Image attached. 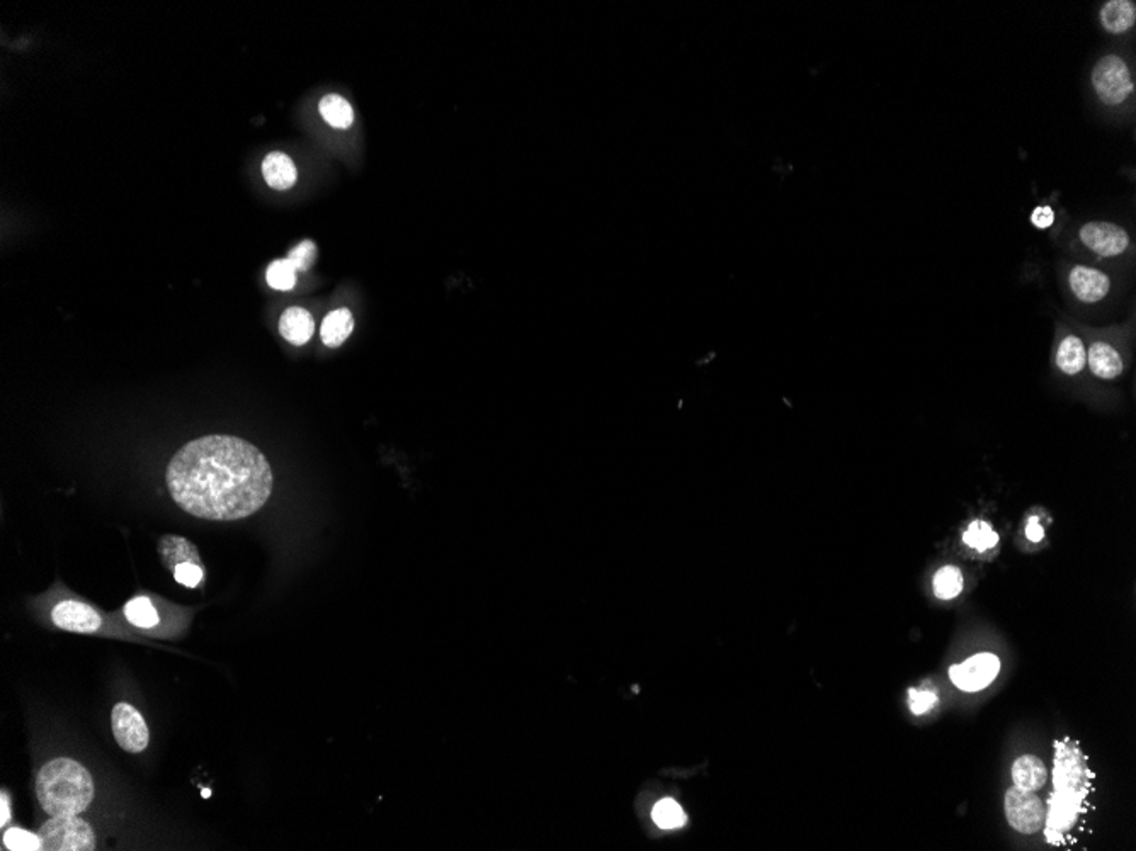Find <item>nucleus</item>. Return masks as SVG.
<instances>
[{
    "label": "nucleus",
    "mask_w": 1136,
    "mask_h": 851,
    "mask_svg": "<svg viewBox=\"0 0 1136 851\" xmlns=\"http://www.w3.org/2000/svg\"><path fill=\"white\" fill-rule=\"evenodd\" d=\"M4 846L7 850L13 851L43 850L39 835H33V833L25 831V829H19V827H11V829H7L4 833Z\"/></svg>",
    "instance_id": "bb28decb"
},
{
    "label": "nucleus",
    "mask_w": 1136,
    "mask_h": 851,
    "mask_svg": "<svg viewBox=\"0 0 1136 851\" xmlns=\"http://www.w3.org/2000/svg\"><path fill=\"white\" fill-rule=\"evenodd\" d=\"M1055 219H1057V215H1055L1053 208H1051V206H1047V204L1036 206L1033 209V213H1031V217H1029L1031 225H1033L1034 228L1038 229L1051 228V227L1055 225Z\"/></svg>",
    "instance_id": "7c9ffc66"
},
{
    "label": "nucleus",
    "mask_w": 1136,
    "mask_h": 851,
    "mask_svg": "<svg viewBox=\"0 0 1136 851\" xmlns=\"http://www.w3.org/2000/svg\"><path fill=\"white\" fill-rule=\"evenodd\" d=\"M52 621L58 629L89 634L101 629L103 617L89 603L80 600H60L52 609Z\"/></svg>",
    "instance_id": "9b49d317"
},
{
    "label": "nucleus",
    "mask_w": 1136,
    "mask_h": 851,
    "mask_svg": "<svg viewBox=\"0 0 1136 851\" xmlns=\"http://www.w3.org/2000/svg\"><path fill=\"white\" fill-rule=\"evenodd\" d=\"M320 115L322 117L337 129H347L354 123V111L351 107V104L345 101L344 97L331 94L325 96L319 104Z\"/></svg>",
    "instance_id": "412c9836"
},
{
    "label": "nucleus",
    "mask_w": 1136,
    "mask_h": 851,
    "mask_svg": "<svg viewBox=\"0 0 1136 851\" xmlns=\"http://www.w3.org/2000/svg\"><path fill=\"white\" fill-rule=\"evenodd\" d=\"M172 572H174V580H176L178 583L188 586V588H196V586H200L201 582H203V578H205V572H203L201 564H200V562H192V561L178 564V566L172 570Z\"/></svg>",
    "instance_id": "c85d7f7f"
},
{
    "label": "nucleus",
    "mask_w": 1136,
    "mask_h": 851,
    "mask_svg": "<svg viewBox=\"0 0 1136 851\" xmlns=\"http://www.w3.org/2000/svg\"><path fill=\"white\" fill-rule=\"evenodd\" d=\"M288 260L293 264L296 270H308L317 260V245L312 240H303L290 252Z\"/></svg>",
    "instance_id": "cd10ccee"
},
{
    "label": "nucleus",
    "mask_w": 1136,
    "mask_h": 851,
    "mask_svg": "<svg viewBox=\"0 0 1136 851\" xmlns=\"http://www.w3.org/2000/svg\"><path fill=\"white\" fill-rule=\"evenodd\" d=\"M965 586L963 572L957 566H945L934 576V593L941 600L957 598Z\"/></svg>",
    "instance_id": "5701e85b"
},
{
    "label": "nucleus",
    "mask_w": 1136,
    "mask_h": 851,
    "mask_svg": "<svg viewBox=\"0 0 1136 851\" xmlns=\"http://www.w3.org/2000/svg\"><path fill=\"white\" fill-rule=\"evenodd\" d=\"M1099 23L1106 33L1121 36L1133 31L1136 23V4L1133 0H1110L1099 9Z\"/></svg>",
    "instance_id": "ddd939ff"
},
{
    "label": "nucleus",
    "mask_w": 1136,
    "mask_h": 851,
    "mask_svg": "<svg viewBox=\"0 0 1136 851\" xmlns=\"http://www.w3.org/2000/svg\"><path fill=\"white\" fill-rule=\"evenodd\" d=\"M1069 284L1075 298L1087 305L1102 301L1110 291V276L1087 266H1075L1069 274Z\"/></svg>",
    "instance_id": "f8f14e48"
},
{
    "label": "nucleus",
    "mask_w": 1136,
    "mask_h": 851,
    "mask_svg": "<svg viewBox=\"0 0 1136 851\" xmlns=\"http://www.w3.org/2000/svg\"><path fill=\"white\" fill-rule=\"evenodd\" d=\"M268 282L272 289L290 291L296 286V268L288 258L274 260L268 268Z\"/></svg>",
    "instance_id": "a878e982"
},
{
    "label": "nucleus",
    "mask_w": 1136,
    "mask_h": 851,
    "mask_svg": "<svg viewBox=\"0 0 1136 851\" xmlns=\"http://www.w3.org/2000/svg\"><path fill=\"white\" fill-rule=\"evenodd\" d=\"M262 176L272 189L284 191L294 186L298 172L293 160L284 153H269L262 162Z\"/></svg>",
    "instance_id": "dca6fc26"
},
{
    "label": "nucleus",
    "mask_w": 1136,
    "mask_h": 851,
    "mask_svg": "<svg viewBox=\"0 0 1136 851\" xmlns=\"http://www.w3.org/2000/svg\"><path fill=\"white\" fill-rule=\"evenodd\" d=\"M353 329H354V318L351 315V311L345 308L335 309L333 313H329L322 323V331H320L322 342L327 347L335 349L349 339Z\"/></svg>",
    "instance_id": "6ab92c4d"
},
{
    "label": "nucleus",
    "mask_w": 1136,
    "mask_h": 851,
    "mask_svg": "<svg viewBox=\"0 0 1136 851\" xmlns=\"http://www.w3.org/2000/svg\"><path fill=\"white\" fill-rule=\"evenodd\" d=\"M315 330L313 318L303 308H288L280 319V333L294 345H305Z\"/></svg>",
    "instance_id": "2eb2a0df"
},
{
    "label": "nucleus",
    "mask_w": 1136,
    "mask_h": 851,
    "mask_svg": "<svg viewBox=\"0 0 1136 851\" xmlns=\"http://www.w3.org/2000/svg\"><path fill=\"white\" fill-rule=\"evenodd\" d=\"M160 552H162L164 562H166L167 566H169L170 570H174L178 564L188 562V561H192V562H201V560H200V554H198V551H196L194 544L189 542L188 539L176 537V535H166V537L160 541Z\"/></svg>",
    "instance_id": "aec40b11"
},
{
    "label": "nucleus",
    "mask_w": 1136,
    "mask_h": 851,
    "mask_svg": "<svg viewBox=\"0 0 1136 851\" xmlns=\"http://www.w3.org/2000/svg\"><path fill=\"white\" fill-rule=\"evenodd\" d=\"M651 817L655 825L662 829H677L686 823V814L674 799L659 802L651 811Z\"/></svg>",
    "instance_id": "393cba45"
},
{
    "label": "nucleus",
    "mask_w": 1136,
    "mask_h": 851,
    "mask_svg": "<svg viewBox=\"0 0 1136 851\" xmlns=\"http://www.w3.org/2000/svg\"><path fill=\"white\" fill-rule=\"evenodd\" d=\"M1055 768H1053V785L1055 792L1072 794L1087 797L1090 790L1092 774L1087 766L1084 753L1073 743L1072 739H1063L1055 743Z\"/></svg>",
    "instance_id": "39448f33"
},
{
    "label": "nucleus",
    "mask_w": 1136,
    "mask_h": 851,
    "mask_svg": "<svg viewBox=\"0 0 1136 851\" xmlns=\"http://www.w3.org/2000/svg\"><path fill=\"white\" fill-rule=\"evenodd\" d=\"M1090 87L1104 107L1121 109L1135 96V74L1120 53L1100 56L1090 72Z\"/></svg>",
    "instance_id": "7ed1b4c3"
},
{
    "label": "nucleus",
    "mask_w": 1136,
    "mask_h": 851,
    "mask_svg": "<svg viewBox=\"0 0 1136 851\" xmlns=\"http://www.w3.org/2000/svg\"><path fill=\"white\" fill-rule=\"evenodd\" d=\"M1055 360L1063 374L1075 376L1082 372L1087 364V349H1085L1084 340L1073 333L1065 335L1059 340Z\"/></svg>",
    "instance_id": "a211bd4d"
},
{
    "label": "nucleus",
    "mask_w": 1136,
    "mask_h": 851,
    "mask_svg": "<svg viewBox=\"0 0 1136 851\" xmlns=\"http://www.w3.org/2000/svg\"><path fill=\"white\" fill-rule=\"evenodd\" d=\"M46 851L96 850V835L87 821L78 816H52L38 831Z\"/></svg>",
    "instance_id": "20e7f679"
},
{
    "label": "nucleus",
    "mask_w": 1136,
    "mask_h": 851,
    "mask_svg": "<svg viewBox=\"0 0 1136 851\" xmlns=\"http://www.w3.org/2000/svg\"><path fill=\"white\" fill-rule=\"evenodd\" d=\"M203 795H205V797H210V790H208V788H206V790H203Z\"/></svg>",
    "instance_id": "72a5a7b5"
},
{
    "label": "nucleus",
    "mask_w": 1136,
    "mask_h": 851,
    "mask_svg": "<svg viewBox=\"0 0 1136 851\" xmlns=\"http://www.w3.org/2000/svg\"><path fill=\"white\" fill-rule=\"evenodd\" d=\"M963 541L971 549H977L978 552H985L987 549H992V547L997 546L998 534L987 522L975 521L971 522L970 527L963 534Z\"/></svg>",
    "instance_id": "b1692460"
},
{
    "label": "nucleus",
    "mask_w": 1136,
    "mask_h": 851,
    "mask_svg": "<svg viewBox=\"0 0 1136 851\" xmlns=\"http://www.w3.org/2000/svg\"><path fill=\"white\" fill-rule=\"evenodd\" d=\"M111 725L116 743L128 753H143L150 741V731L143 715L127 702L116 704L111 712Z\"/></svg>",
    "instance_id": "0eeeda50"
},
{
    "label": "nucleus",
    "mask_w": 1136,
    "mask_h": 851,
    "mask_svg": "<svg viewBox=\"0 0 1136 851\" xmlns=\"http://www.w3.org/2000/svg\"><path fill=\"white\" fill-rule=\"evenodd\" d=\"M1079 238L1084 243L1085 248L1104 258L1123 255L1131 245L1130 233L1123 227L1110 221L1085 223L1079 231Z\"/></svg>",
    "instance_id": "6e6552de"
},
{
    "label": "nucleus",
    "mask_w": 1136,
    "mask_h": 851,
    "mask_svg": "<svg viewBox=\"0 0 1136 851\" xmlns=\"http://www.w3.org/2000/svg\"><path fill=\"white\" fill-rule=\"evenodd\" d=\"M36 794L45 813L78 816L94 799V780L80 763L55 758L39 770Z\"/></svg>",
    "instance_id": "f03ea898"
},
{
    "label": "nucleus",
    "mask_w": 1136,
    "mask_h": 851,
    "mask_svg": "<svg viewBox=\"0 0 1136 851\" xmlns=\"http://www.w3.org/2000/svg\"><path fill=\"white\" fill-rule=\"evenodd\" d=\"M1008 825L1022 835H1034L1045 826V805L1039 797L1022 788H1008L1006 794Z\"/></svg>",
    "instance_id": "423d86ee"
},
{
    "label": "nucleus",
    "mask_w": 1136,
    "mask_h": 851,
    "mask_svg": "<svg viewBox=\"0 0 1136 851\" xmlns=\"http://www.w3.org/2000/svg\"><path fill=\"white\" fill-rule=\"evenodd\" d=\"M1000 672V661L996 654L980 653L975 654L961 664L949 668V676L953 684L965 692H978L990 685Z\"/></svg>",
    "instance_id": "9d476101"
},
{
    "label": "nucleus",
    "mask_w": 1136,
    "mask_h": 851,
    "mask_svg": "<svg viewBox=\"0 0 1136 851\" xmlns=\"http://www.w3.org/2000/svg\"><path fill=\"white\" fill-rule=\"evenodd\" d=\"M908 704H910V711L916 715H924L927 712L934 709L939 704V697L936 692L932 690H916L910 688L908 690Z\"/></svg>",
    "instance_id": "c756f323"
},
{
    "label": "nucleus",
    "mask_w": 1136,
    "mask_h": 851,
    "mask_svg": "<svg viewBox=\"0 0 1136 851\" xmlns=\"http://www.w3.org/2000/svg\"><path fill=\"white\" fill-rule=\"evenodd\" d=\"M125 617L138 629H154L160 623L159 610L148 597H135L125 605Z\"/></svg>",
    "instance_id": "4be33fe9"
},
{
    "label": "nucleus",
    "mask_w": 1136,
    "mask_h": 851,
    "mask_svg": "<svg viewBox=\"0 0 1136 851\" xmlns=\"http://www.w3.org/2000/svg\"><path fill=\"white\" fill-rule=\"evenodd\" d=\"M1014 787L1036 792L1047 784V766L1038 756L1024 755L1012 765Z\"/></svg>",
    "instance_id": "f3484780"
},
{
    "label": "nucleus",
    "mask_w": 1136,
    "mask_h": 851,
    "mask_svg": "<svg viewBox=\"0 0 1136 851\" xmlns=\"http://www.w3.org/2000/svg\"><path fill=\"white\" fill-rule=\"evenodd\" d=\"M166 483L179 509L198 519L242 521L268 503L274 476L256 445L233 435H206L169 461Z\"/></svg>",
    "instance_id": "f257e3e1"
},
{
    "label": "nucleus",
    "mask_w": 1136,
    "mask_h": 851,
    "mask_svg": "<svg viewBox=\"0 0 1136 851\" xmlns=\"http://www.w3.org/2000/svg\"><path fill=\"white\" fill-rule=\"evenodd\" d=\"M1085 797L1053 792L1049 797V809L1045 816V836L1051 845H1061L1063 836L1075 826L1080 813L1084 811L1082 804Z\"/></svg>",
    "instance_id": "1a4fd4ad"
},
{
    "label": "nucleus",
    "mask_w": 1136,
    "mask_h": 851,
    "mask_svg": "<svg viewBox=\"0 0 1136 851\" xmlns=\"http://www.w3.org/2000/svg\"><path fill=\"white\" fill-rule=\"evenodd\" d=\"M1026 537H1028L1031 542H1039V541H1043V537H1045V531H1043V527L1039 525L1038 517H1031L1029 522H1028V525H1026Z\"/></svg>",
    "instance_id": "2f4dec72"
},
{
    "label": "nucleus",
    "mask_w": 1136,
    "mask_h": 851,
    "mask_svg": "<svg viewBox=\"0 0 1136 851\" xmlns=\"http://www.w3.org/2000/svg\"><path fill=\"white\" fill-rule=\"evenodd\" d=\"M1087 364L1094 376L1106 381L1116 380L1124 370L1123 357L1118 352V349L1102 340H1098L1089 347Z\"/></svg>",
    "instance_id": "4468645a"
},
{
    "label": "nucleus",
    "mask_w": 1136,
    "mask_h": 851,
    "mask_svg": "<svg viewBox=\"0 0 1136 851\" xmlns=\"http://www.w3.org/2000/svg\"><path fill=\"white\" fill-rule=\"evenodd\" d=\"M0 801H2V821H0V826L4 827L5 826V825H7V823H9V821H11V807H9V797H7V794H5V792H2V795H0Z\"/></svg>",
    "instance_id": "473e14b6"
}]
</instances>
